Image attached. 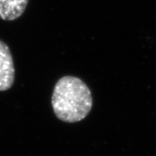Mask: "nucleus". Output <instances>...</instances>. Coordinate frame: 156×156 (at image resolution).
Returning a JSON list of instances; mask_svg holds the SVG:
<instances>
[{
	"label": "nucleus",
	"instance_id": "obj_1",
	"mask_svg": "<svg viewBox=\"0 0 156 156\" xmlns=\"http://www.w3.org/2000/svg\"><path fill=\"white\" fill-rule=\"evenodd\" d=\"M51 105L60 121L76 123L89 114L93 106V98L90 88L82 79L67 75L55 83Z\"/></svg>",
	"mask_w": 156,
	"mask_h": 156
},
{
	"label": "nucleus",
	"instance_id": "obj_2",
	"mask_svg": "<svg viewBox=\"0 0 156 156\" xmlns=\"http://www.w3.org/2000/svg\"><path fill=\"white\" fill-rule=\"evenodd\" d=\"M15 71L10 48L0 41V91L10 89L14 84Z\"/></svg>",
	"mask_w": 156,
	"mask_h": 156
},
{
	"label": "nucleus",
	"instance_id": "obj_3",
	"mask_svg": "<svg viewBox=\"0 0 156 156\" xmlns=\"http://www.w3.org/2000/svg\"><path fill=\"white\" fill-rule=\"evenodd\" d=\"M29 0H0V18L14 21L26 10Z\"/></svg>",
	"mask_w": 156,
	"mask_h": 156
}]
</instances>
